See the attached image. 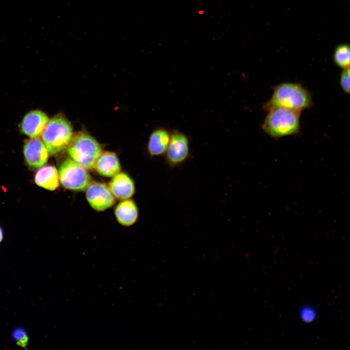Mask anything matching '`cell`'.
I'll return each mask as SVG.
<instances>
[{"mask_svg": "<svg viewBox=\"0 0 350 350\" xmlns=\"http://www.w3.org/2000/svg\"><path fill=\"white\" fill-rule=\"evenodd\" d=\"M314 105L311 93L302 85L284 82L273 88L271 98L262 106L268 111L276 107L285 108L301 112Z\"/></svg>", "mask_w": 350, "mask_h": 350, "instance_id": "6da1fadb", "label": "cell"}, {"mask_svg": "<svg viewBox=\"0 0 350 350\" xmlns=\"http://www.w3.org/2000/svg\"><path fill=\"white\" fill-rule=\"evenodd\" d=\"M268 112L262 125L263 131L275 139L298 134L300 131L301 112L276 107Z\"/></svg>", "mask_w": 350, "mask_h": 350, "instance_id": "7a4b0ae2", "label": "cell"}, {"mask_svg": "<svg viewBox=\"0 0 350 350\" xmlns=\"http://www.w3.org/2000/svg\"><path fill=\"white\" fill-rule=\"evenodd\" d=\"M41 136L49 153L54 155L67 148L73 137L72 128L66 118L59 114L49 120Z\"/></svg>", "mask_w": 350, "mask_h": 350, "instance_id": "3957f363", "label": "cell"}, {"mask_svg": "<svg viewBox=\"0 0 350 350\" xmlns=\"http://www.w3.org/2000/svg\"><path fill=\"white\" fill-rule=\"evenodd\" d=\"M67 148L71 158L87 170L94 168L103 152L100 143L92 136L84 132L72 137Z\"/></svg>", "mask_w": 350, "mask_h": 350, "instance_id": "277c9868", "label": "cell"}, {"mask_svg": "<svg viewBox=\"0 0 350 350\" xmlns=\"http://www.w3.org/2000/svg\"><path fill=\"white\" fill-rule=\"evenodd\" d=\"M59 180L67 189L82 191L91 182V176L87 169L71 158H67L61 164L59 170Z\"/></svg>", "mask_w": 350, "mask_h": 350, "instance_id": "5b68a950", "label": "cell"}, {"mask_svg": "<svg viewBox=\"0 0 350 350\" xmlns=\"http://www.w3.org/2000/svg\"><path fill=\"white\" fill-rule=\"evenodd\" d=\"M165 161L171 168L178 167L190 156V140L184 132L175 129L171 131V138L165 153Z\"/></svg>", "mask_w": 350, "mask_h": 350, "instance_id": "8992f818", "label": "cell"}, {"mask_svg": "<svg viewBox=\"0 0 350 350\" xmlns=\"http://www.w3.org/2000/svg\"><path fill=\"white\" fill-rule=\"evenodd\" d=\"M86 198L90 206L95 210L104 211L115 203V197L105 184L90 182L86 189Z\"/></svg>", "mask_w": 350, "mask_h": 350, "instance_id": "52a82bcc", "label": "cell"}, {"mask_svg": "<svg viewBox=\"0 0 350 350\" xmlns=\"http://www.w3.org/2000/svg\"><path fill=\"white\" fill-rule=\"evenodd\" d=\"M23 153L26 162L30 167H41L48 161L49 152L39 138H30L24 143Z\"/></svg>", "mask_w": 350, "mask_h": 350, "instance_id": "ba28073f", "label": "cell"}, {"mask_svg": "<svg viewBox=\"0 0 350 350\" xmlns=\"http://www.w3.org/2000/svg\"><path fill=\"white\" fill-rule=\"evenodd\" d=\"M48 116L38 110L27 113L21 123V132L30 138H39L49 121Z\"/></svg>", "mask_w": 350, "mask_h": 350, "instance_id": "9c48e42d", "label": "cell"}, {"mask_svg": "<svg viewBox=\"0 0 350 350\" xmlns=\"http://www.w3.org/2000/svg\"><path fill=\"white\" fill-rule=\"evenodd\" d=\"M109 188L114 196L120 200L131 198L135 189L132 179L125 173H119L109 182Z\"/></svg>", "mask_w": 350, "mask_h": 350, "instance_id": "30bf717a", "label": "cell"}, {"mask_svg": "<svg viewBox=\"0 0 350 350\" xmlns=\"http://www.w3.org/2000/svg\"><path fill=\"white\" fill-rule=\"evenodd\" d=\"M171 131L164 127H158L150 134L147 150L151 156L164 155L169 145Z\"/></svg>", "mask_w": 350, "mask_h": 350, "instance_id": "8fae6325", "label": "cell"}, {"mask_svg": "<svg viewBox=\"0 0 350 350\" xmlns=\"http://www.w3.org/2000/svg\"><path fill=\"white\" fill-rule=\"evenodd\" d=\"M94 168L101 175L110 177L120 173L121 167L116 154L106 151L101 153Z\"/></svg>", "mask_w": 350, "mask_h": 350, "instance_id": "7c38bea8", "label": "cell"}, {"mask_svg": "<svg viewBox=\"0 0 350 350\" xmlns=\"http://www.w3.org/2000/svg\"><path fill=\"white\" fill-rule=\"evenodd\" d=\"M114 213L118 222L124 226H130L135 223L139 215L135 203L128 199L122 200L118 204Z\"/></svg>", "mask_w": 350, "mask_h": 350, "instance_id": "4fadbf2b", "label": "cell"}, {"mask_svg": "<svg viewBox=\"0 0 350 350\" xmlns=\"http://www.w3.org/2000/svg\"><path fill=\"white\" fill-rule=\"evenodd\" d=\"M59 176L56 168L52 165L40 168L35 174V182L38 186L54 191L59 186Z\"/></svg>", "mask_w": 350, "mask_h": 350, "instance_id": "5bb4252c", "label": "cell"}, {"mask_svg": "<svg viewBox=\"0 0 350 350\" xmlns=\"http://www.w3.org/2000/svg\"><path fill=\"white\" fill-rule=\"evenodd\" d=\"M350 48L346 44L338 46L333 53L334 63L343 69L350 68Z\"/></svg>", "mask_w": 350, "mask_h": 350, "instance_id": "9a60e30c", "label": "cell"}, {"mask_svg": "<svg viewBox=\"0 0 350 350\" xmlns=\"http://www.w3.org/2000/svg\"><path fill=\"white\" fill-rule=\"evenodd\" d=\"M12 340L21 348H25L28 345L29 337L27 331L23 326L16 327L12 332Z\"/></svg>", "mask_w": 350, "mask_h": 350, "instance_id": "2e32d148", "label": "cell"}, {"mask_svg": "<svg viewBox=\"0 0 350 350\" xmlns=\"http://www.w3.org/2000/svg\"><path fill=\"white\" fill-rule=\"evenodd\" d=\"M340 86L346 93H350V68L343 69L339 80Z\"/></svg>", "mask_w": 350, "mask_h": 350, "instance_id": "e0dca14e", "label": "cell"}, {"mask_svg": "<svg viewBox=\"0 0 350 350\" xmlns=\"http://www.w3.org/2000/svg\"><path fill=\"white\" fill-rule=\"evenodd\" d=\"M300 317L305 322H311L316 318V314L315 310L310 307H303L300 312Z\"/></svg>", "mask_w": 350, "mask_h": 350, "instance_id": "ac0fdd59", "label": "cell"}, {"mask_svg": "<svg viewBox=\"0 0 350 350\" xmlns=\"http://www.w3.org/2000/svg\"><path fill=\"white\" fill-rule=\"evenodd\" d=\"M3 239V231L2 228L0 226V243L2 242Z\"/></svg>", "mask_w": 350, "mask_h": 350, "instance_id": "d6986e66", "label": "cell"}]
</instances>
